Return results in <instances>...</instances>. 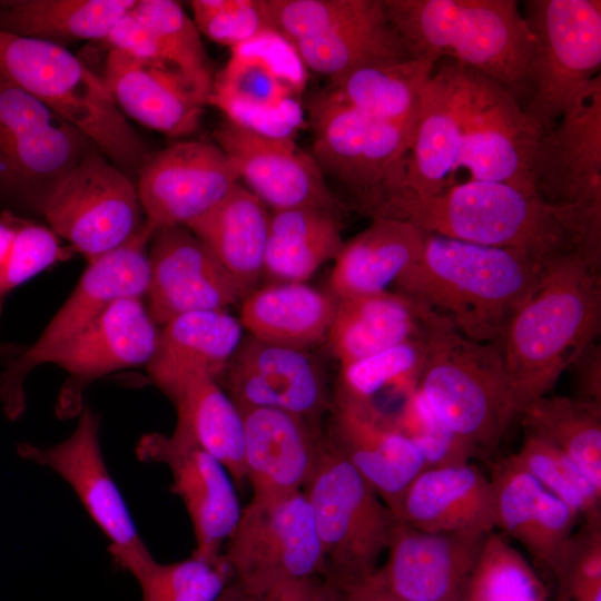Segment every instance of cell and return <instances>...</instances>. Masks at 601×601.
Listing matches in <instances>:
<instances>
[{
  "label": "cell",
  "instance_id": "31",
  "mask_svg": "<svg viewBox=\"0 0 601 601\" xmlns=\"http://www.w3.org/2000/svg\"><path fill=\"white\" fill-rule=\"evenodd\" d=\"M435 316L395 290L342 298L325 343L342 366L422 338Z\"/></svg>",
  "mask_w": 601,
  "mask_h": 601
},
{
  "label": "cell",
  "instance_id": "30",
  "mask_svg": "<svg viewBox=\"0 0 601 601\" xmlns=\"http://www.w3.org/2000/svg\"><path fill=\"white\" fill-rule=\"evenodd\" d=\"M430 533L494 531L490 479L471 462L424 469L406 489L394 515Z\"/></svg>",
  "mask_w": 601,
  "mask_h": 601
},
{
  "label": "cell",
  "instance_id": "52",
  "mask_svg": "<svg viewBox=\"0 0 601 601\" xmlns=\"http://www.w3.org/2000/svg\"><path fill=\"white\" fill-rule=\"evenodd\" d=\"M578 390L577 398L601 405V346L593 342L571 364Z\"/></svg>",
  "mask_w": 601,
  "mask_h": 601
},
{
  "label": "cell",
  "instance_id": "10",
  "mask_svg": "<svg viewBox=\"0 0 601 601\" xmlns=\"http://www.w3.org/2000/svg\"><path fill=\"white\" fill-rule=\"evenodd\" d=\"M303 491L326 561L325 578L344 582L373 574L396 520L326 436Z\"/></svg>",
  "mask_w": 601,
  "mask_h": 601
},
{
  "label": "cell",
  "instance_id": "26",
  "mask_svg": "<svg viewBox=\"0 0 601 601\" xmlns=\"http://www.w3.org/2000/svg\"><path fill=\"white\" fill-rule=\"evenodd\" d=\"M158 325L142 297L111 303L86 329L50 358L69 374L71 386L61 400L65 411L78 410V391L114 371L148 365L158 344Z\"/></svg>",
  "mask_w": 601,
  "mask_h": 601
},
{
  "label": "cell",
  "instance_id": "40",
  "mask_svg": "<svg viewBox=\"0 0 601 601\" xmlns=\"http://www.w3.org/2000/svg\"><path fill=\"white\" fill-rule=\"evenodd\" d=\"M137 0H0V31L65 47L101 41Z\"/></svg>",
  "mask_w": 601,
  "mask_h": 601
},
{
  "label": "cell",
  "instance_id": "16",
  "mask_svg": "<svg viewBox=\"0 0 601 601\" xmlns=\"http://www.w3.org/2000/svg\"><path fill=\"white\" fill-rule=\"evenodd\" d=\"M96 149L75 127L0 75V193L37 207Z\"/></svg>",
  "mask_w": 601,
  "mask_h": 601
},
{
  "label": "cell",
  "instance_id": "46",
  "mask_svg": "<svg viewBox=\"0 0 601 601\" xmlns=\"http://www.w3.org/2000/svg\"><path fill=\"white\" fill-rule=\"evenodd\" d=\"M142 601H216L231 581L221 555L160 563L154 560L137 578Z\"/></svg>",
  "mask_w": 601,
  "mask_h": 601
},
{
  "label": "cell",
  "instance_id": "22",
  "mask_svg": "<svg viewBox=\"0 0 601 601\" xmlns=\"http://www.w3.org/2000/svg\"><path fill=\"white\" fill-rule=\"evenodd\" d=\"M148 259L146 306L158 326L180 314L227 309L242 300L234 278L186 226L155 230Z\"/></svg>",
  "mask_w": 601,
  "mask_h": 601
},
{
  "label": "cell",
  "instance_id": "24",
  "mask_svg": "<svg viewBox=\"0 0 601 601\" xmlns=\"http://www.w3.org/2000/svg\"><path fill=\"white\" fill-rule=\"evenodd\" d=\"M329 410L327 441L395 515L406 489L426 469L420 451L372 408L334 395Z\"/></svg>",
  "mask_w": 601,
  "mask_h": 601
},
{
  "label": "cell",
  "instance_id": "57",
  "mask_svg": "<svg viewBox=\"0 0 601 601\" xmlns=\"http://www.w3.org/2000/svg\"><path fill=\"white\" fill-rule=\"evenodd\" d=\"M216 601H256V598L246 594L230 581Z\"/></svg>",
  "mask_w": 601,
  "mask_h": 601
},
{
  "label": "cell",
  "instance_id": "34",
  "mask_svg": "<svg viewBox=\"0 0 601 601\" xmlns=\"http://www.w3.org/2000/svg\"><path fill=\"white\" fill-rule=\"evenodd\" d=\"M268 217L267 206L239 181L186 226L234 278L242 300L263 277Z\"/></svg>",
  "mask_w": 601,
  "mask_h": 601
},
{
  "label": "cell",
  "instance_id": "36",
  "mask_svg": "<svg viewBox=\"0 0 601 601\" xmlns=\"http://www.w3.org/2000/svg\"><path fill=\"white\" fill-rule=\"evenodd\" d=\"M175 405L174 431L185 435L216 457L236 486L246 482L244 426L240 411L219 382L197 371L162 392Z\"/></svg>",
  "mask_w": 601,
  "mask_h": 601
},
{
  "label": "cell",
  "instance_id": "33",
  "mask_svg": "<svg viewBox=\"0 0 601 601\" xmlns=\"http://www.w3.org/2000/svg\"><path fill=\"white\" fill-rule=\"evenodd\" d=\"M243 337L239 318L227 309L180 314L159 329L150 380L161 392L197 371L218 381Z\"/></svg>",
  "mask_w": 601,
  "mask_h": 601
},
{
  "label": "cell",
  "instance_id": "11",
  "mask_svg": "<svg viewBox=\"0 0 601 601\" xmlns=\"http://www.w3.org/2000/svg\"><path fill=\"white\" fill-rule=\"evenodd\" d=\"M524 10L533 37L530 81L535 89L523 114L543 134L599 75L601 1L529 0Z\"/></svg>",
  "mask_w": 601,
  "mask_h": 601
},
{
  "label": "cell",
  "instance_id": "37",
  "mask_svg": "<svg viewBox=\"0 0 601 601\" xmlns=\"http://www.w3.org/2000/svg\"><path fill=\"white\" fill-rule=\"evenodd\" d=\"M435 65L412 57L368 65L328 79L326 90L367 117L414 134Z\"/></svg>",
  "mask_w": 601,
  "mask_h": 601
},
{
  "label": "cell",
  "instance_id": "44",
  "mask_svg": "<svg viewBox=\"0 0 601 601\" xmlns=\"http://www.w3.org/2000/svg\"><path fill=\"white\" fill-rule=\"evenodd\" d=\"M464 601H549L546 589L525 560L501 533L483 543Z\"/></svg>",
  "mask_w": 601,
  "mask_h": 601
},
{
  "label": "cell",
  "instance_id": "20",
  "mask_svg": "<svg viewBox=\"0 0 601 601\" xmlns=\"http://www.w3.org/2000/svg\"><path fill=\"white\" fill-rule=\"evenodd\" d=\"M239 181L270 210L317 208L338 216L342 204L313 156L294 138L264 135L227 119L214 131Z\"/></svg>",
  "mask_w": 601,
  "mask_h": 601
},
{
  "label": "cell",
  "instance_id": "53",
  "mask_svg": "<svg viewBox=\"0 0 601 601\" xmlns=\"http://www.w3.org/2000/svg\"><path fill=\"white\" fill-rule=\"evenodd\" d=\"M335 585L326 578L292 580L278 584L256 601H333Z\"/></svg>",
  "mask_w": 601,
  "mask_h": 601
},
{
  "label": "cell",
  "instance_id": "19",
  "mask_svg": "<svg viewBox=\"0 0 601 601\" xmlns=\"http://www.w3.org/2000/svg\"><path fill=\"white\" fill-rule=\"evenodd\" d=\"M136 452L141 461L168 467L171 490L181 500L193 526L196 541L193 555L220 558L242 512L236 484L226 467L176 431L170 435L142 436Z\"/></svg>",
  "mask_w": 601,
  "mask_h": 601
},
{
  "label": "cell",
  "instance_id": "9",
  "mask_svg": "<svg viewBox=\"0 0 601 601\" xmlns=\"http://www.w3.org/2000/svg\"><path fill=\"white\" fill-rule=\"evenodd\" d=\"M223 555L231 582L253 598H260L287 581L327 574L303 490L253 493Z\"/></svg>",
  "mask_w": 601,
  "mask_h": 601
},
{
  "label": "cell",
  "instance_id": "23",
  "mask_svg": "<svg viewBox=\"0 0 601 601\" xmlns=\"http://www.w3.org/2000/svg\"><path fill=\"white\" fill-rule=\"evenodd\" d=\"M487 534L430 533L395 521L375 575L408 601H464Z\"/></svg>",
  "mask_w": 601,
  "mask_h": 601
},
{
  "label": "cell",
  "instance_id": "13",
  "mask_svg": "<svg viewBox=\"0 0 601 601\" xmlns=\"http://www.w3.org/2000/svg\"><path fill=\"white\" fill-rule=\"evenodd\" d=\"M295 48L269 31L231 48L215 73L208 105L225 119L250 130L290 137L304 120L300 106L307 72Z\"/></svg>",
  "mask_w": 601,
  "mask_h": 601
},
{
  "label": "cell",
  "instance_id": "41",
  "mask_svg": "<svg viewBox=\"0 0 601 601\" xmlns=\"http://www.w3.org/2000/svg\"><path fill=\"white\" fill-rule=\"evenodd\" d=\"M521 416L526 433L558 447L601 489V405L546 395Z\"/></svg>",
  "mask_w": 601,
  "mask_h": 601
},
{
  "label": "cell",
  "instance_id": "51",
  "mask_svg": "<svg viewBox=\"0 0 601 601\" xmlns=\"http://www.w3.org/2000/svg\"><path fill=\"white\" fill-rule=\"evenodd\" d=\"M131 9L115 23L101 42L109 50H119L141 60L168 65L154 31Z\"/></svg>",
  "mask_w": 601,
  "mask_h": 601
},
{
  "label": "cell",
  "instance_id": "55",
  "mask_svg": "<svg viewBox=\"0 0 601 601\" xmlns=\"http://www.w3.org/2000/svg\"><path fill=\"white\" fill-rule=\"evenodd\" d=\"M20 219L8 214L0 216V275L17 233Z\"/></svg>",
  "mask_w": 601,
  "mask_h": 601
},
{
  "label": "cell",
  "instance_id": "7",
  "mask_svg": "<svg viewBox=\"0 0 601 601\" xmlns=\"http://www.w3.org/2000/svg\"><path fill=\"white\" fill-rule=\"evenodd\" d=\"M531 175L536 196L569 233L578 252L600 266V75L574 97L556 125L539 136Z\"/></svg>",
  "mask_w": 601,
  "mask_h": 601
},
{
  "label": "cell",
  "instance_id": "48",
  "mask_svg": "<svg viewBox=\"0 0 601 601\" xmlns=\"http://www.w3.org/2000/svg\"><path fill=\"white\" fill-rule=\"evenodd\" d=\"M374 0H264L274 32L292 46L367 11Z\"/></svg>",
  "mask_w": 601,
  "mask_h": 601
},
{
  "label": "cell",
  "instance_id": "35",
  "mask_svg": "<svg viewBox=\"0 0 601 601\" xmlns=\"http://www.w3.org/2000/svg\"><path fill=\"white\" fill-rule=\"evenodd\" d=\"M336 303L329 292L306 283H273L242 300L238 318L257 339L307 349L326 341Z\"/></svg>",
  "mask_w": 601,
  "mask_h": 601
},
{
  "label": "cell",
  "instance_id": "18",
  "mask_svg": "<svg viewBox=\"0 0 601 601\" xmlns=\"http://www.w3.org/2000/svg\"><path fill=\"white\" fill-rule=\"evenodd\" d=\"M237 183L233 162L216 142L181 140L146 157L136 188L145 221L157 230L187 226Z\"/></svg>",
  "mask_w": 601,
  "mask_h": 601
},
{
  "label": "cell",
  "instance_id": "32",
  "mask_svg": "<svg viewBox=\"0 0 601 601\" xmlns=\"http://www.w3.org/2000/svg\"><path fill=\"white\" fill-rule=\"evenodd\" d=\"M424 240L425 233L410 221L373 218L366 229L344 243L334 260L328 292L342 299L388 290L420 259Z\"/></svg>",
  "mask_w": 601,
  "mask_h": 601
},
{
  "label": "cell",
  "instance_id": "4",
  "mask_svg": "<svg viewBox=\"0 0 601 601\" xmlns=\"http://www.w3.org/2000/svg\"><path fill=\"white\" fill-rule=\"evenodd\" d=\"M376 217L410 221L425 234L519 249L543 262L579 253L569 233L538 196L504 183L470 179L428 197L398 195Z\"/></svg>",
  "mask_w": 601,
  "mask_h": 601
},
{
  "label": "cell",
  "instance_id": "6",
  "mask_svg": "<svg viewBox=\"0 0 601 601\" xmlns=\"http://www.w3.org/2000/svg\"><path fill=\"white\" fill-rule=\"evenodd\" d=\"M417 388L477 454L494 452L520 416L500 351L470 339L436 316L425 333Z\"/></svg>",
  "mask_w": 601,
  "mask_h": 601
},
{
  "label": "cell",
  "instance_id": "21",
  "mask_svg": "<svg viewBox=\"0 0 601 601\" xmlns=\"http://www.w3.org/2000/svg\"><path fill=\"white\" fill-rule=\"evenodd\" d=\"M218 382L239 410L274 408L318 422L332 403L325 371L307 349L250 335L243 337Z\"/></svg>",
  "mask_w": 601,
  "mask_h": 601
},
{
  "label": "cell",
  "instance_id": "12",
  "mask_svg": "<svg viewBox=\"0 0 601 601\" xmlns=\"http://www.w3.org/2000/svg\"><path fill=\"white\" fill-rule=\"evenodd\" d=\"M155 230L144 220L119 247L98 256L83 270L75 289L27 351L0 374V402L10 420L24 410L23 381L35 367L86 329L111 303L144 297L149 279L148 246Z\"/></svg>",
  "mask_w": 601,
  "mask_h": 601
},
{
  "label": "cell",
  "instance_id": "1",
  "mask_svg": "<svg viewBox=\"0 0 601 601\" xmlns=\"http://www.w3.org/2000/svg\"><path fill=\"white\" fill-rule=\"evenodd\" d=\"M543 260L513 248L425 234L420 259L394 284L463 336L496 344L535 292Z\"/></svg>",
  "mask_w": 601,
  "mask_h": 601
},
{
  "label": "cell",
  "instance_id": "49",
  "mask_svg": "<svg viewBox=\"0 0 601 601\" xmlns=\"http://www.w3.org/2000/svg\"><path fill=\"white\" fill-rule=\"evenodd\" d=\"M199 32L230 49L273 31L264 0H193Z\"/></svg>",
  "mask_w": 601,
  "mask_h": 601
},
{
  "label": "cell",
  "instance_id": "28",
  "mask_svg": "<svg viewBox=\"0 0 601 601\" xmlns=\"http://www.w3.org/2000/svg\"><path fill=\"white\" fill-rule=\"evenodd\" d=\"M239 411L245 477L253 493L303 490L325 440L318 422L274 408Z\"/></svg>",
  "mask_w": 601,
  "mask_h": 601
},
{
  "label": "cell",
  "instance_id": "14",
  "mask_svg": "<svg viewBox=\"0 0 601 601\" xmlns=\"http://www.w3.org/2000/svg\"><path fill=\"white\" fill-rule=\"evenodd\" d=\"M37 208L88 262L122 245L145 220L136 184L98 149L60 178Z\"/></svg>",
  "mask_w": 601,
  "mask_h": 601
},
{
  "label": "cell",
  "instance_id": "29",
  "mask_svg": "<svg viewBox=\"0 0 601 601\" xmlns=\"http://www.w3.org/2000/svg\"><path fill=\"white\" fill-rule=\"evenodd\" d=\"M101 79L119 110L145 127L171 137L199 127L205 106L169 65L109 50Z\"/></svg>",
  "mask_w": 601,
  "mask_h": 601
},
{
  "label": "cell",
  "instance_id": "5",
  "mask_svg": "<svg viewBox=\"0 0 601 601\" xmlns=\"http://www.w3.org/2000/svg\"><path fill=\"white\" fill-rule=\"evenodd\" d=\"M0 75L86 136L124 174L150 154L101 78L66 47L0 31Z\"/></svg>",
  "mask_w": 601,
  "mask_h": 601
},
{
  "label": "cell",
  "instance_id": "25",
  "mask_svg": "<svg viewBox=\"0 0 601 601\" xmlns=\"http://www.w3.org/2000/svg\"><path fill=\"white\" fill-rule=\"evenodd\" d=\"M489 479L494 529L519 542L554 574L575 533L577 513L548 492L514 454L497 460Z\"/></svg>",
  "mask_w": 601,
  "mask_h": 601
},
{
  "label": "cell",
  "instance_id": "17",
  "mask_svg": "<svg viewBox=\"0 0 601 601\" xmlns=\"http://www.w3.org/2000/svg\"><path fill=\"white\" fill-rule=\"evenodd\" d=\"M465 108L459 168L536 196L531 160L539 136L508 88L464 67Z\"/></svg>",
  "mask_w": 601,
  "mask_h": 601
},
{
  "label": "cell",
  "instance_id": "15",
  "mask_svg": "<svg viewBox=\"0 0 601 601\" xmlns=\"http://www.w3.org/2000/svg\"><path fill=\"white\" fill-rule=\"evenodd\" d=\"M99 416L85 406L68 437L48 447L21 443L17 453L48 467L72 489L106 536L114 560L136 579L155 558L108 470L99 441Z\"/></svg>",
  "mask_w": 601,
  "mask_h": 601
},
{
  "label": "cell",
  "instance_id": "56",
  "mask_svg": "<svg viewBox=\"0 0 601 601\" xmlns=\"http://www.w3.org/2000/svg\"><path fill=\"white\" fill-rule=\"evenodd\" d=\"M556 601H601V585L559 590Z\"/></svg>",
  "mask_w": 601,
  "mask_h": 601
},
{
  "label": "cell",
  "instance_id": "47",
  "mask_svg": "<svg viewBox=\"0 0 601 601\" xmlns=\"http://www.w3.org/2000/svg\"><path fill=\"white\" fill-rule=\"evenodd\" d=\"M388 418L420 451L426 467L465 464L477 455L441 420L417 387Z\"/></svg>",
  "mask_w": 601,
  "mask_h": 601
},
{
  "label": "cell",
  "instance_id": "43",
  "mask_svg": "<svg viewBox=\"0 0 601 601\" xmlns=\"http://www.w3.org/2000/svg\"><path fill=\"white\" fill-rule=\"evenodd\" d=\"M425 335L341 366L336 396L374 408L381 394L406 397L417 387L425 358Z\"/></svg>",
  "mask_w": 601,
  "mask_h": 601
},
{
  "label": "cell",
  "instance_id": "3",
  "mask_svg": "<svg viewBox=\"0 0 601 601\" xmlns=\"http://www.w3.org/2000/svg\"><path fill=\"white\" fill-rule=\"evenodd\" d=\"M407 53L447 57L511 92L530 80L533 37L514 0H383Z\"/></svg>",
  "mask_w": 601,
  "mask_h": 601
},
{
  "label": "cell",
  "instance_id": "42",
  "mask_svg": "<svg viewBox=\"0 0 601 601\" xmlns=\"http://www.w3.org/2000/svg\"><path fill=\"white\" fill-rule=\"evenodd\" d=\"M131 10L154 31L166 62L185 78L196 98L208 105L215 71L194 20L173 0H137Z\"/></svg>",
  "mask_w": 601,
  "mask_h": 601
},
{
  "label": "cell",
  "instance_id": "50",
  "mask_svg": "<svg viewBox=\"0 0 601 601\" xmlns=\"http://www.w3.org/2000/svg\"><path fill=\"white\" fill-rule=\"evenodd\" d=\"M73 252L50 228L20 220L0 275V297Z\"/></svg>",
  "mask_w": 601,
  "mask_h": 601
},
{
  "label": "cell",
  "instance_id": "58",
  "mask_svg": "<svg viewBox=\"0 0 601 601\" xmlns=\"http://www.w3.org/2000/svg\"><path fill=\"white\" fill-rule=\"evenodd\" d=\"M334 585H335L336 591H335V597H334L333 601H347L346 597L341 591V589L336 584H334Z\"/></svg>",
  "mask_w": 601,
  "mask_h": 601
},
{
  "label": "cell",
  "instance_id": "45",
  "mask_svg": "<svg viewBox=\"0 0 601 601\" xmlns=\"http://www.w3.org/2000/svg\"><path fill=\"white\" fill-rule=\"evenodd\" d=\"M516 460L551 494L569 505L583 523H601V489L562 451L526 433Z\"/></svg>",
  "mask_w": 601,
  "mask_h": 601
},
{
  "label": "cell",
  "instance_id": "8",
  "mask_svg": "<svg viewBox=\"0 0 601 601\" xmlns=\"http://www.w3.org/2000/svg\"><path fill=\"white\" fill-rule=\"evenodd\" d=\"M312 156L353 206L375 218L402 189L413 132L355 110L328 90L308 101Z\"/></svg>",
  "mask_w": 601,
  "mask_h": 601
},
{
  "label": "cell",
  "instance_id": "27",
  "mask_svg": "<svg viewBox=\"0 0 601 601\" xmlns=\"http://www.w3.org/2000/svg\"><path fill=\"white\" fill-rule=\"evenodd\" d=\"M464 108V67L447 60L432 75L424 91L396 196L428 197L449 187L460 160Z\"/></svg>",
  "mask_w": 601,
  "mask_h": 601
},
{
  "label": "cell",
  "instance_id": "38",
  "mask_svg": "<svg viewBox=\"0 0 601 601\" xmlns=\"http://www.w3.org/2000/svg\"><path fill=\"white\" fill-rule=\"evenodd\" d=\"M344 246L337 215L308 207L269 210L263 277L305 283Z\"/></svg>",
  "mask_w": 601,
  "mask_h": 601
},
{
  "label": "cell",
  "instance_id": "2",
  "mask_svg": "<svg viewBox=\"0 0 601 601\" xmlns=\"http://www.w3.org/2000/svg\"><path fill=\"white\" fill-rule=\"evenodd\" d=\"M600 328V266L577 252L545 260L535 292L495 344L520 416L550 393L560 375L597 341Z\"/></svg>",
  "mask_w": 601,
  "mask_h": 601
},
{
  "label": "cell",
  "instance_id": "54",
  "mask_svg": "<svg viewBox=\"0 0 601 601\" xmlns=\"http://www.w3.org/2000/svg\"><path fill=\"white\" fill-rule=\"evenodd\" d=\"M331 581L341 589L347 601H408L391 592L377 579L375 572L358 580L344 582Z\"/></svg>",
  "mask_w": 601,
  "mask_h": 601
},
{
  "label": "cell",
  "instance_id": "39",
  "mask_svg": "<svg viewBox=\"0 0 601 601\" xmlns=\"http://www.w3.org/2000/svg\"><path fill=\"white\" fill-rule=\"evenodd\" d=\"M293 47L307 70L328 79L359 67L411 58L387 19L383 0H374L363 14Z\"/></svg>",
  "mask_w": 601,
  "mask_h": 601
}]
</instances>
